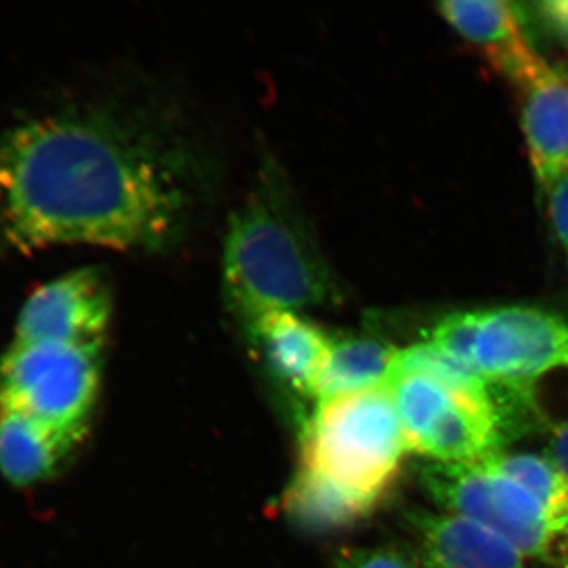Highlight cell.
<instances>
[{
  "mask_svg": "<svg viewBox=\"0 0 568 568\" xmlns=\"http://www.w3.org/2000/svg\"><path fill=\"white\" fill-rule=\"evenodd\" d=\"M181 149L108 111L39 115L0 133V239L29 250H156L193 203Z\"/></svg>",
  "mask_w": 568,
  "mask_h": 568,
  "instance_id": "6da1fadb",
  "label": "cell"
},
{
  "mask_svg": "<svg viewBox=\"0 0 568 568\" xmlns=\"http://www.w3.org/2000/svg\"><path fill=\"white\" fill-rule=\"evenodd\" d=\"M223 291L245 325L302 313L336 297L335 276L290 186L272 166L233 213L223 252Z\"/></svg>",
  "mask_w": 568,
  "mask_h": 568,
  "instance_id": "7a4b0ae2",
  "label": "cell"
},
{
  "mask_svg": "<svg viewBox=\"0 0 568 568\" xmlns=\"http://www.w3.org/2000/svg\"><path fill=\"white\" fill-rule=\"evenodd\" d=\"M410 452L386 386L316 405L304 433V466L377 503Z\"/></svg>",
  "mask_w": 568,
  "mask_h": 568,
  "instance_id": "3957f363",
  "label": "cell"
},
{
  "mask_svg": "<svg viewBox=\"0 0 568 568\" xmlns=\"http://www.w3.org/2000/svg\"><path fill=\"white\" fill-rule=\"evenodd\" d=\"M102 346L13 342L0 355V407L80 443L100 386Z\"/></svg>",
  "mask_w": 568,
  "mask_h": 568,
  "instance_id": "277c9868",
  "label": "cell"
},
{
  "mask_svg": "<svg viewBox=\"0 0 568 568\" xmlns=\"http://www.w3.org/2000/svg\"><path fill=\"white\" fill-rule=\"evenodd\" d=\"M422 487L447 514L473 519L507 538L525 558L551 564L559 530L536 496L481 463L428 462Z\"/></svg>",
  "mask_w": 568,
  "mask_h": 568,
  "instance_id": "5b68a950",
  "label": "cell"
},
{
  "mask_svg": "<svg viewBox=\"0 0 568 568\" xmlns=\"http://www.w3.org/2000/svg\"><path fill=\"white\" fill-rule=\"evenodd\" d=\"M476 366L488 384L525 394L538 377L568 368V323L532 306L484 310Z\"/></svg>",
  "mask_w": 568,
  "mask_h": 568,
  "instance_id": "8992f818",
  "label": "cell"
},
{
  "mask_svg": "<svg viewBox=\"0 0 568 568\" xmlns=\"http://www.w3.org/2000/svg\"><path fill=\"white\" fill-rule=\"evenodd\" d=\"M111 313V286L103 272L97 267L74 268L29 294L11 339L102 346Z\"/></svg>",
  "mask_w": 568,
  "mask_h": 568,
  "instance_id": "52a82bcc",
  "label": "cell"
},
{
  "mask_svg": "<svg viewBox=\"0 0 568 568\" xmlns=\"http://www.w3.org/2000/svg\"><path fill=\"white\" fill-rule=\"evenodd\" d=\"M440 13L466 40L487 55L497 71L525 85L548 65L523 36L514 3L500 0H450Z\"/></svg>",
  "mask_w": 568,
  "mask_h": 568,
  "instance_id": "ba28073f",
  "label": "cell"
},
{
  "mask_svg": "<svg viewBox=\"0 0 568 568\" xmlns=\"http://www.w3.org/2000/svg\"><path fill=\"white\" fill-rule=\"evenodd\" d=\"M407 518L424 568H526L525 556L507 538L473 519L433 510H414Z\"/></svg>",
  "mask_w": 568,
  "mask_h": 568,
  "instance_id": "9c48e42d",
  "label": "cell"
},
{
  "mask_svg": "<svg viewBox=\"0 0 568 568\" xmlns=\"http://www.w3.org/2000/svg\"><path fill=\"white\" fill-rule=\"evenodd\" d=\"M521 123L541 189L568 173V74L547 65L521 85Z\"/></svg>",
  "mask_w": 568,
  "mask_h": 568,
  "instance_id": "30bf717a",
  "label": "cell"
},
{
  "mask_svg": "<svg viewBox=\"0 0 568 568\" xmlns=\"http://www.w3.org/2000/svg\"><path fill=\"white\" fill-rule=\"evenodd\" d=\"M265 365L293 392L315 398L332 342L301 313H271L246 325Z\"/></svg>",
  "mask_w": 568,
  "mask_h": 568,
  "instance_id": "8fae6325",
  "label": "cell"
},
{
  "mask_svg": "<svg viewBox=\"0 0 568 568\" xmlns=\"http://www.w3.org/2000/svg\"><path fill=\"white\" fill-rule=\"evenodd\" d=\"M77 440L0 407V473L14 487H36L59 473Z\"/></svg>",
  "mask_w": 568,
  "mask_h": 568,
  "instance_id": "7c38bea8",
  "label": "cell"
},
{
  "mask_svg": "<svg viewBox=\"0 0 568 568\" xmlns=\"http://www.w3.org/2000/svg\"><path fill=\"white\" fill-rule=\"evenodd\" d=\"M504 424L496 407L457 396L433 422L417 454L439 463H480L499 452Z\"/></svg>",
  "mask_w": 568,
  "mask_h": 568,
  "instance_id": "4fadbf2b",
  "label": "cell"
},
{
  "mask_svg": "<svg viewBox=\"0 0 568 568\" xmlns=\"http://www.w3.org/2000/svg\"><path fill=\"white\" fill-rule=\"evenodd\" d=\"M396 351L366 336L332 342L315 392L316 405L386 386Z\"/></svg>",
  "mask_w": 568,
  "mask_h": 568,
  "instance_id": "5bb4252c",
  "label": "cell"
},
{
  "mask_svg": "<svg viewBox=\"0 0 568 568\" xmlns=\"http://www.w3.org/2000/svg\"><path fill=\"white\" fill-rule=\"evenodd\" d=\"M376 504L306 469L301 470L287 495V508L293 518L315 529L351 525L366 517Z\"/></svg>",
  "mask_w": 568,
  "mask_h": 568,
  "instance_id": "9a60e30c",
  "label": "cell"
},
{
  "mask_svg": "<svg viewBox=\"0 0 568 568\" xmlns=\"http://www.w3.org/2000/svg\"><path fill=\"white\" fill-rule=\"evenodd\" d=\"M480 463L532 493L556 528L568 530V484L548 455L504 454L499 450Z\"/></svg>",
  "mask_w": 568,
  "mask_h": 568,
  "instance_id": "2e32d148",
  "label": "cell"
},
{
  "mask_svg": "<svg viewBox=\"0 0 568 568\" xmlns=\"http://www.w3.org/2000/svg\"><path fill=\"white\" fill-rule=\"evenodd\" d=\"M386 387L394 398L410 452H416L433 422L458 396L439 381L418 373L392 375Z\"/></svg>",
  "mask_w": 568,
  "mask_h": 568,
  "instance_id": "e0dca14e",
  "label": "cell"
},
{
  "mask_svg": "<svg viewBox=\"0 0 568 568\" xmlns=\"http://www.w3.org/2000/svg\"><path fill=\"white\" fill-rule=\"evenodd\" d=\"M403 373H418V375L433 377L455 394L480 405L496 407L500 414L499 405L491 392V384L473 369L452 361L429 342L396 351L390 376L403 375Z\"/></svg>",
  "mask_w": 568,
  "mask_h": 568,
  "instance_id": "ac0fdd59",
  "label": "cell"
},
{
  "mask_svg": "<svg viewBox=\"0 0 568 568\" xmlns=\"http://www.w3.org/2000/svg\"><path fill=\"white\" fill-rule=\"evenodd\" d=\"M484 310L452 313L433 327L429 343L459 365L477 372L476 347Z\"/></svg>",
  "mask_w": 568,
  "mask_h": 568,
  "instance_id": "d6986e66",
  "label": "cell"
},
{
  "mask_svg": "<svg viewBox=\"0 0 568 568\" xmlns=\"http://www.w3.org/2000/svg\"><path fill=\"white\" fill-rule=\"evenodd\" d=\"M338 568H416L399 555L388 548L349 549L343 552Z\"/></svg>",
  "mask_w": 568,
  "mask_h": 568,
  "instance_id": "ffe728a7",
  "label": "cell"
},
{
  "mask_svg": "<svg viewBox=\"0 0 568 568\" xmlns=\"http://www.w3.org/2000/svg\"><path fill=\"white\" fill-rule=\"evenodd\" d=\"M549 216L560 244L568 250V173L549 189Z\"/></svg>",
  "mask_w": 568,
  "mask_h": 568,
  "instance_id": "44dd1931",
  "label": "cell"
},
{
  "mask_svg": "<svg viewBox=\"0 0 568 568\" xmlns=\"http://www.w3.org/2000/svg\"><path fill=\"white\" fill-rule=\"evenodd\" d=\"M548 458L558 467L560 476L568 484V422L551 429L548 444Z\"/></svg>",
  "mask_w": 568,
  "mask_h": 568,
  "instance_id": "7402d4cb",
  "label": "cell"
},
{
  "mask_svg": "<svg viewBox=\"0 0 568 568\" xmlns=\"http://www.w3.org/2000/svg\"><path fill=\"white\" fill-rule=\"evenodd\" d=\"M541 10L552 24L558 26L559 31L568 36V0L541 3Z\"/></svg>",
  "mask_w": 568,
  "mask_h": 568,
  "instance_id": "603a6c76",
  "label": "cell"
}]
</instances>
